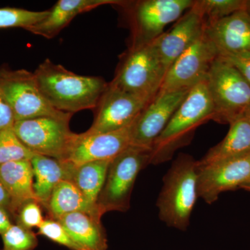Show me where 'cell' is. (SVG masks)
I'll use <instances>...</instances> for the list:
<instances>
[{
  "label": "cell",
  "mask_w": 250,
  "mask_h": 250,
  "mask_svg": "<svg viewBox=\"0 0 250 250\" xmlns=\"http://www.w3.org/2000/svg\"><path fill=\"white\" fill-rule=\"evenodd\" d=\"M34 73L49 104L71 114L98 107L108 85L101 77L77 75L49 59L41 63Z\"/></svg>",
  "instance_id": "1"
},
{
  "label": "cell",
  "mask_w": 250,
  "mask_h": 250,
  "mask_svg": "<svg viewBox=\"0 0 250 250\" xmlns=\"http://www.w3.org/2000/svg\"><path fill=\"white\" fill-rule=\"evenodd\" d=\"M214 108L207 82L194 86L153 144L151 165L170 161L180 148L190 143L197 128L213 120Z\"/></svg>",
  "instance_id": "2"
},
{
  "label": "cell",
  "mask_w": 250,
  "mask_h": 250,
  "mask_svg": "<svg viewBox=\"0 0 250 250\" xmlns=\"http://www.w3.org/2000/svg\"><path fill=\"white\" fill-rule=\"evenodd\" d=\"M197 161L189 154H180L164 177L156 207L159 217L167 226L186 231L196 204Z\"/></svg>",
  "instance_id": "3"
},
{
  "label": "cell",
  "mask_w": 250,
  "mask_h": 250,
  "mask_svg": "<svg viewBox=\"0 0 250 250\" xmlns=\"http://www.w3.org/2000/svg\"><path fill=\"white\" fill-rule=\"evenodd\" d=\"M152 149L130 146L110 162L97 205L102 215L129 210L131 192L141 170L150 165Z\"/></svg>",
  "instance_id": "4"
},
{
  "label": "cell",
  "mask_w": 250,
  "mask_h": 250,
  "mask_svg": "<svg viewBox=\"0 0 250 250\" xmlns=\"http://www.w3.org/2000/svg\"><path fill=\"white\" fill-rule=\"evenodd\" d=\"M206 82L214 108L212 121L230 125L246 114L250 106V85L234 67L218 57Z\"/></svg>",
  "instance_id": "5"
},
{
  "label": "cell",
  "mask_w": 250,
  "mask_h": 250,
  "mask_svg": "<svg viewBox=\"0 0 250 250\" xmlns=\"http://www.w3.org/2000/svg\"><path fill=\"white\" fill-rule=\"evenodd\" d=\"M166 72L154 40L130 47L110 83L125 91L154 98L160 90Z\"/></svg>",
  "instance_id": "6"
},
{
  "label": "cell",
  "mask_w": 250,
  "mask_h": 250,
  "mask_svg": "<svg viewBox=\"0 0 250 250\" xmlns=\"http://www.w3.org/2000/svg\"><path fill=\"white\" fill-rule=\"evenodd\" d=\"M0 88L16 121L39 117L71 119V113L58 111L49 104L39 88L34 72L0 67Z\"/></svg>",
  "instance_id": "7"
},
{
  "label": "cell",
  "mask_w": 250,
  "mask_h": 250,
  "mask_svg": "<svg viewBox=\"0 0 250 250\" xmlns=\"http://www.w3.org/2000/svg\"><path fill=\"white\" fill-rule=\"evenodd\" d=\"M69 122L39 117L16 121L13 129L21 142L34 154L65 161L77 137L70 129Z\"/></svg>",
  "instance_id": "8"
},
{
  "label": "cell",
  "mask_w": 250,
  "mask_h": 250,
  "mask_svg": "<svg viewBox=\"0 0 250 250\" xmlns=\"http://www.w3.org/2000/svg\"><path fill=\"white\" fill-rule=\"evenodd\" d=\"M193 0H143L129 3L132 27L131 47L156 40L167 24L177 21L190 9Z\"/></svg>",
  "instance_id": "9"
},
{
  "label": "cell",
  "mask_w": 250,
  "mask_h": 250,
  "mask_svg": "<svg viewBox=\"0 0 250 250\" xmlns=\"http://www.w3.org/2000/svg\"><path fill=\"white\" fill-rule=\"evenodd\" d=\"M154 98L129 93L108 83L96 108L93 123L85 134L111 132L129 126Z\"/></svg>",
  "instance_id": "10"
},
{
  "label": "cell",
  "mask_w": 250,
  "mask_h": 250,
  "mask_svg": "<svg viewBox=\"0 0 250 250\" xmlns=\"http://www.w3.org/2000/svg\"><path fill=\"white\" fill-rule=\"evenodd\" d=\"M218 57L215 46L204 32L171 65L166 72L161 91L191 89L207 80L210 66Z\"/></svg>",
  "instance_id": "11"
},
{
  "label": "cell",
  "mask_w": 250,
  "mask_h": 250,
  "mask_svg": "<svg viewBox=\"0 0 250 250\" xmlns=\"http://www.w3.org/2000/svg\"><path fill=\"white\" fill-rule=\"evenodd\" d=\"M190 90L161 91L140 113L131 125V146L152 149Z\"/></svg>",
  "instance_id": "12"
},
{
  "label": "cell",
  "mask_w": 250,
  "mask_h": 250,
  "mask_svg": "<svg viewBox=\"0 0 250 250\" xmlns=\"http://www.w3.org/2000/svg\"><path fill=\"white\" fill-rule=\"evenodd\" d=\"M250 180V153L198 169V197L212 205L223 192L241 188Z\"/></svg>",
  "instance_id": "13"
},
{
  "label": "cell",
  "mask_w": 250,
  "mask_h": 250,
  "mask_svg": "<svg viewBox=\"0 0 250 250\" xmlns=\"http://www.w3.org/2000/svg\"><path fill=\"white\" fill-rule=\"evenodd\" d=\"M131 125L111 132L77 134L65 161L77 166L93 161L113 160L131 146Z\"/></svg>",
  "instance_id": "14"
},
{
  "label": "cell",
  "mask_w": 250,
  "mask_h": 250,
  "mask_svg": "<svg viewBox=\"0 0 250 250\" xmlns=\"http://www.w3.org/2000/svg\"><path fill=\"white\" fill-rule=\"evenodd\" d=\"M205 27V19L193 4L170 30L164 31L156 39V47L166 72L179 56L201 37Z\"/></svg>",
  "instance_id": "15"
},
{
  "label": "cell",
  "mask_w": 250,
  "mask_h": 250,
  "mask_svg": "<svg viewBox=\"0 0 250 250\" xmlns=\"http://www.w3.org/2000/svg\"><path fill=\"white\" fill-rule=\"evenodd\" d=\"M205 33L218 57L250 52V14L246 10L206 24Z\"/></svg>",
  "instance_id": "16"
},
{
  "label": "cell",
  "mask_w": 250,
  "mask_h": 250,
  "mask_svg": "<svg viewBox=\"0 0 250 250\" xmlns=\"http://www.w3.org/2000/svg\"><path fill=\"white\" fill-rule=\"evenodd\" d=\"M125 1L118 0H59L49 10L47 17L26 30L50 39L56 37L72 20L82 13L106 4L123 5Z\"/></svg>",
  "instance_id": "17"
},
{
  "label": "cell",
  "mask_w": 250,
  "mask_h": 250,
  "mask_svg": "<svg viewBox=\"0 0 250 250\" xmlns=\"http://www.w3.org/2000/svg\"><path fill=\"white\" fill-rule=\"evenodd\" d=\"M54 220L62 224L77 250H107V236L101 218L75 212Z\"/></svg>",
  "instance_id": "18"
},
{
  "label": "cell",
  "mask_w": 250,
  "mask_h": 250,
  "mask_svg": "<svg viewBox=\"0 0 250 250\" xmlns=\"http://www.w3.org/2000/svg\"><path fill=\"white\" fill-rule=\"evenodd\" d=\"M229 125L223 141L197 161L198 169L250 153V118L244 115Z\"/></svg>",
  "instance_id": "19"
},
{
  "label": "cell",
  "mask_w": 250,
  "mask_h": 250,
  "mask_svg": "<svg viewBox=\"0 0 250 250\" xmlns=\"http://www.w3.org/2000/svg\"><path fill=\"white\" fill-rule=\"evenodd\" d=\"M0 179L11 200V215L28 201L36 200L31 161L7 163L0 166Z\"/></svg>",
  "instance_id": "20"
},
{
  "label": "cell",
  "mask_w": 250,
  "mask_h": 250,
  "mask_svg": "<svg viewBox=\"0 0 250 250\" xmlns=\"http://www.w3.org/2000/svg\"><path fill=\"white\" fill-rule=\"evenodd\" d=\"M31 164L34 193L38 202L47 209L54 188L62 181L70 179V164L40 154H35Z\"/></svg>",
  "instance_id": "21"
},
{
  "label": "cell",
  "mask_w": 250,
  "mask_h": 250,
  "mask_svg": "<svg viewBox=\"0 0 250 250\" xmlns=\"http://www.w3.org/2000/svg\"><path fill=\"white\" fill-rule=\"evenodd\" d=\"M47 209L53 219L75 212H83L100 218L103 217L98 206L92 205L80 189L67 180L62 181L54 188Z\"/></svg>",
  "instance_id": "22"
},
{
  "label": "cell",
  "mask_w": 250,
  "mask_h": 250,
  "mask_svg": "<svg viewBox=\"0 0 250 250\" xmlns=\"http://www.w3.org/2000/svg\"><path fill=\"white\" fill-rule=\"evenodd\" d=\"M111 161H93L75 166L70 164V179L92 205H97ZM68 163V162H67ZM98 206V205H97Z\"/></svg>",
  "instance_id": "23"
},
{
  "label": "cell",
  "mask_w": 250,
  "mask_h": 250,
  "mask_svg": "<svg viewBox=\"0 0 250 250\" xmlns=\"http://www.w3.org/2000/svg\"><path fill=\"white\" fill-rule=\"evenodd\" d=\"M247 0H197L194 6L203 16L206 24L246 10Z\"/></svg>",
  "instance_id": "24"
},
{
  "label": "cell",
  "mask_w": 250,
  "mask_h": 250,
  "mask_svg": "<svg viewBox=\"0 0 250 250\" xmlns=\"http://www.w3.org/2000/svg\"><path fill=\"white\" fill-rule=\"evenodd\" d=\"M34 155L18 139L13 126L0 131V166L14 161H31Z\"/></svg>",
  "instance_id": "25"
},
{
  "label": "cell",
  "mask_w": 250,
  "mask_h": 250,
  "mask_svg": "<svg viewBox=\"0 0 250 250\" xmlns=\"http://www.w3.org/2000/svg\"><path fill=\"white\" fill-rule=\"evenodd\" d=\"M49 10L33 11L19 8H0V29L21 27L26 29L43 21Z\"/></svg>",
  "instance_id": "26"
},
{
  "label": "cell",
  "mask_w": 250,
  "mask_h": 250,
  "mask_svg": "<svg viewBox=\"0 0 250 250\" xmlns=\"http://www.w3.org/2000/svg\"><path fill=\"white\" fill-rule=\"evenodd\" d=\"M1 236L3 247L0 250H34L39 246L37 234L18 224H13Z\"/></svg>",
  "instance_id": "27"
},
{
  "label": "cell",
  "mask_w": 250,
  "mask_h": 250,
  "mask_svg": "<svg viewBox=\"0 0 250 250\" xmlns=\"http://www.w3.org/2000/svg\"><path fill=\"white\" fill-rule=\"evenodd\" d=\"M38 229V234L45 236L50 241L69 250H77L73 241L58 220L53 218L45 219Z\"/></svg>",
  "instance_id": "28"
},
{
  "label": "cell",
  "mask_w": 250,
  "mask_h": 250,
  "mask_svg": "<svg viewBox=\"0 0 250 250\" xmlns=\"http://www.w3.org/2000/svg\"><path fill=\"white\" fill-rule=\"evenodd\" d=\"M41 205L36 200H30L23 204L16 213L18 225L31 230L39 229L45 220L42 217Z\"/></svg>",
  "instance_id": "29"
},
{
  "label": "cell",
  "mask_w": 250,
  "mask_h": 250,
  "mask_svg": "<svg viewBox=\"0 0 250 250\" xmlns=\"http://www.w3.org/2000/svg\"><path fill=\"white\" fill-rule=\"evenodd\" d=\"M218 58L234 67L250 85V52Z\"/></svg>",
  "instance_id": "30"
},
{
  "label": "cell",
  "mask_w": 250,
  "mask_h": 250,
  "mask_svg": "<svg viewBox=\"0 0 250 250\" xmlns=\"http://www.w3.org/2000/svg\"><path fill=\"white\" fill-rule=\"evenodd\" d=\"M14 113L0 88V131L14 126Z\"/></svg>",
  "instance_id": "31"
},
{
  "label": "cell",
  "mask_w": 250,
  "mask_h": 250,
  "mask_svg": "<svg viewBox=\"0 0 250 250\" xmlns=\"http://www.w3.org/2000/svg\"><path fill=\"white\" fill-rule=\"evenodd\" d=\"M0 207L4 208L10 215L11 214V200L6 189L0 179Z\"/></svg>",
  "instance_id": "32"
},
{
  "label": "cell",
  "mask_w": 250,
  "mask_h": 250,
  "mask_svg": "<svg viewBox=\"0 0 250 250\" xmlns=\"http://www.w3.org/2000/svg\"><path fill=\"white\" fill-rule=\"evenodd\" d=\"M12 225L9 213L0 207V235L3 234Z\"/></svg>",
  "instance_id": "33"
},
{
  "label": "cell",
  "mask_w": 250,
  "mask_h": 250,
  "mask_svg": "<svg viewBox=\"0 0 250 250\" xmlns=\"http://www.w3.org/2000/svg\"><path fill=\"white\" fill-rule=\"evenodd\" d=\"M241 188L244 189V190H248V191H250V180L249 182H247L246 184L243 186L241 187Z\"/></svg>",
  "instance_id": "34"
},
{
  "label": "cell",
  "mask_w": 250,
  "mask_h": 250,
  "mask_svg": "<svg viewBox=\"0 0 250 250\" xmlns=\"http://www.w3.org/2000/svg\"><path fill=\"white\" fill-rule=\"evenodd\" d=\"M246 11L250 14V0H247Z\"/></svg>",
  "instance_id": "35"
},
{
  "label": "cell",
  "mask_w": 250,
  "mask_h": 250,
  "mask_svg": "<svg viewBox=\"0 0 250 250\" xmlns=\"http://www.w3.org/2000/svg\"><path fill=\"white\" fill-rule=\"evenodd\" d=\"M245 115H246V116H248V118H250V106L249 108H248V111H247L246 114Z\"/></svg>",
  "instance_id": "36"
}]
</instances>
